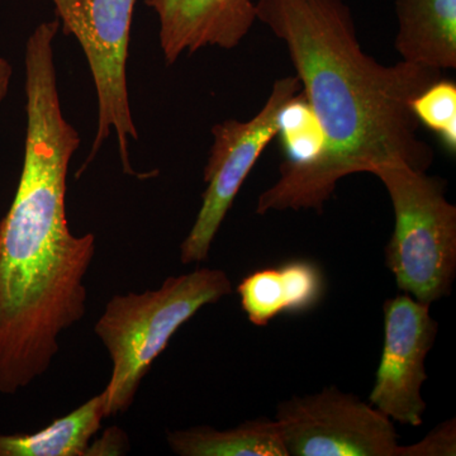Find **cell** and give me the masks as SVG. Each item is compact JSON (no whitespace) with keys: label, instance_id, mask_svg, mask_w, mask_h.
Wrapping results in <instances>:
<instances>
[{"label":"cell","instance_id":"6da1fadb","mask_svg":"<svg viewBox=\"0 0 456 456\" xmlns=\"http://www.w3.org/2000/svg\"><path fill=\"white\" fill-rule=\"evenodd\" d=\"M256 18L287 46L325 145L307 169L279 176L260 194L257 215L322 212L338 183L383 167L428 171L434 151L419 140L411 102L443 71L389 66L362 51L342 0H259Z\"/></svg>","mask_w":456,"mask_h":456},{"label":"cell","instance_id":"7a4b0ae2","mask_svg":"<svg viewBox=\"0 0 456 456\" xmlns=\"http://www.w3.org/2000/svg\"><path fill=\"white\" fill-rule=\"evenodd\" d=\"M27 131L22 173L0 221V393L14 395L49 370L59 338L86 312L93 233L75 236L66 180L80 146L62 112L53 42L25 47Z\"/></svg>","mask_w":456,"mask_h":456},{"label":"cell","instance_id":"3957f363","mask_svg":"<svg viewBox=\"0 0 456 456\" xmlns=\"http://www.w3.org/2000/svg\"><path fill=\"white\" fill-rule=\"evenodd\" d=\"M231 293L224 270L204 268L167 278L159 289L114 296L94 327L112 360L103 391L106 417L132 406L143 377L180 327Z\"/></svg>","mask_w":456,"mask_h":456},{"label":"cell","instance_id":"277c9868","mask_svg":"<svg viewBox=\"0 0 456 456\" xmlns=\"http://www.w3.org/2000/svg\"><path fill=\"white\" fill-rule=\"evenodd\" d=\"M373 175L395 211L387 266L399 289L431 305L452 293L456 274V207L446 200V182L402 165L380 167Z\"/></svg>","mask_w":456,"mask_h":456},{"label":"cell","instance_id":"5b68a950","mask_svg":"<svg viewBox=\"0 0 456 456\" xmlns=\"http://www.w3.org/2000/svg\"><path fill=\"white\" fill-rule=\"evenodd\" d=\"M65 35L82 47L97 94V131L77 176L116 134L119 159L127 175L139 176L130 161V139H139L127 84L128 47L136 0H51Z\"/></svg>","mask_w":456,"mask_h":456},{"label":"cell","instance_id":"8992f818","mask_svg":"<svg viewBox=\"0 0 456 456\" xmlns=\"http://www.w3.org/2000/svg\"><path fill=\"white\" fill-rule=\"evenodd\" d=\"M301 89L296 75L279 79L250 121L227 119L213 126V143L203 174L207 188L196 222L180 248L183 264L200 263L208 257L213 240L240 189L264 150L277 137L279 114Z\"/></svg>","mask_w":456,"mask_h":456},{"label":"cell","instance_id":"52a82bcc","mask_svg":"<svg viewBox=\"0 0 456 456\" xmlns=\"http://www.w3.org/2000/svg\"><path fill=\"white\" fill-rule=\"evenodd\" d=\"M275 421L288 456H401L392 419L336 387L281 402Z\"/></svg>","mask_w":456,"mask_h":456},{"label":"cell","instance_id":"ba28073f","mask_svg":"<svg viewBox=\"0 0 456 456\" xmlns=\"http://www.w3.org/2000/svg\"><path fill=\"white\" fill-rule=\"evenodd\" d=\"M384 345L369 403L392 421L424 424L425 362L436 340L430 305L401 294L384 303Z\"/></svg>","mask_w":456,"mask_h":456},{"label":"cell","instance_id":"9c48e42d","mask_svg":"<svg viewBox=\"0 0 456 456\" xmlns=\"http://www.w3.org/2000/svg\"><path fill=\"white\" fill-rule=\"evenodd\" d=\"M159 18L165 64L204 47L235 49L256 18L254 0H145Z\"/></svg>","mask_w":456,"mask_h":456},{"label":"cell","instance_id":"30bf717a","mask_svg":"<svg viewBox=\"0 0 456 456\" xmlns=\"http://www.w3.org/2000/svg\"><path fill=\"white\" fill-rule=\"evenodd\" d=\"M325 290L322 270L310 260L255 270L237 287L242 311L257 327L268 326L279 314L314 310Z\"/></svg>","mask_w":456,"mask_h":456},{"label":"cell","instance_id":"8fae6325","mask_svg":"<svg viewBox=\"0 0 456 456\" xmlns=\"http://www.w3.org/2000/svg\"><path fill=\"white\" fill-rule=\"evenodd\" d=\"M395 46L403 61L456 68V0H395Z\"/></svg>","mask_w":456,"mask_h":456},{"label":"cell","instance_id":"7c38bea8","mask_svg":"<svg viewBox=\"0 0 456 456\" xmlns=\"http://www.w3.org/2000/svg\"><path fill=\"white\" fill-rule=\"evenodd\" d=\"M106 417V397H95L33 434L0 435V456H83Z\"/></svg>","mask_w":456,"mask_h":456},{"label":"cell","instance_id":"4fadbf2b","mask_svg":"<svg viewBox=\"0 0 456 456\" xmlns=\"http://www.w3.org/2000/svg\"><path fill=\"white\" fill-rule=\"evenodd\" d=\"M167 444L182 456H288L275 419L245 421L230 430L209 426L167 432Z\"/></svg>","mask_w":456,"mask_h":456},{"label":"cell","instance_id":"5bb4252c","mask_svg":"<svg viewBox=\"0 0 456 456\" xmlns=\"http://www.w3.org/2000/svg\"><path fill=\"white\" fill-rule=\"evenodd\" d=\"M284 161L279 176H289L307 169L322 152L325 139L307 99L297 93L279 114L278 134Z\"/></svg>","mask_w":456,"mask_h":456},{"label":"cell","instance_id":"9a60e30c","mask_svg":"<svg viewBox=\"0 0 456 456\" xmlns=\"http://www.w3.org/2000/svg\"><path fill=\"white\" fill-rule=\"evenodd\" d=\"M419 126L430 130L450 155L456 154V86L444 79L431 84L411 102Z\"/></svg>","mask_w":456,"mask_h":456},{"label":"cell","instance_id":"2e32d148","mask_svg":"<svg viewBox=\"0 0 456 456\" xmlns=\"http://www.w3.org/2000/svg\"><path fill=\"white\" fill-rule=\"evenodd\" d=\"M456 422L449 419L437 426L424 440L402 446L401 456H454L456 454Z\"/></svg>","mask_w":456,"mask_h":456},{"label":"cell","instance_id":"e0dca14e","mask_svg":"<svg viewBox=\"0 0 456 456\" xmlns=\"http://www.w3.org/2000/svg\"><path fill=\"white\" fill-rule=\"evenodd\" d=\"M126 435L118 428H110L101 440L90 444L86 455H119L125 450Z\"/></svg>","mask_w":456,"mask_h":456},{"label":"cell","instance_id":"ac0fdd59","mask_svg":"<svg viewBox=\"0 0 456 456\" xmlns=\"http://www.w3.org/2000/svg\"><path fill=\"white\" fill-rule=\"evenodd\" d=\"M12 77H13V68L11 62L5 57L0 56V104L7 97Z\"/></svg>","mask_w":456,"mask_h":456}]
</instances>
